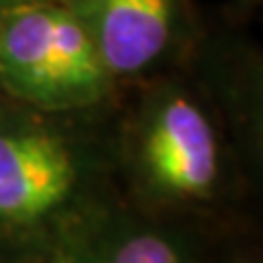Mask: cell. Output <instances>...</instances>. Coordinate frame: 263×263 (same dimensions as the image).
<instances>
[{
	"label": "cell",
	"mask_w": 263,
	"mask_h": 263,
	"mask_svg": "<svg viewBox=\"0 0 263 263\" xmlns=\"http://www.w3.org/2000/svg\"><path fill=\"white\" fill-rule=\"evenodd\" d=\"M112 108L42 112L0 95V263H46L125 200Z\"/></svg>",
	"instance_id": "1"
},
{
	"label": "cell",
	"mask_w": 263,
	"mask_h": 263,
	"mask_svg": "<svg viewBox=\"0 0 263 263\" xmlns=\"http://www.w3.org/2000/svg\"><path fill=\"white\" fill-rule=\"evenodd\" d=\"M228 123L195 77L160 72L117 117L123 197L156 217L202 211L224 197L237 164Z\"/></svg>",
	"instance_id": "2"
},
{
	"label": "cell",
	"mask_w": 263,
	"mask_h": 263,
	"mask_svg": "<svg viewBox=\"0 0 263 263\" xmlns=\"http://www.w3.org/2000/svg\"><path fill=\"white\" fill-rule=\"evenodd\" d=\"M68 0H0V13L24 9V7H37V5H66Z\"/></svg>",
	"instance_id": "6"
},
{
	"label": "cell",
	"mask_w": 263,
	"mask_h": 263,
	"mask_svg": "<svg viewBox=\"0 0 263 263\" xmlns=\"http://www.w3.org/2000/svg\"><path fill=\"white\" fill-rule=\"evenodd\" d=\"M117 84L145 81L191 51L182 0H68Z\"/></svg>",
	"instance_id": "4"
},
{
	"label": "cell",
	"mask_w": 263,
	"mask_h": 263,
	"mask_svg": "<svg viewBox=\"0 0 263 263\" xmlns=\"http://www.w3.org/2000/svg\"><path fill=\"white\" fill-rule=\"evenodd\" d=\"M252 263H259V261H252Z\"/></svg>",
	"instance_id": "8"
},
{
	"label": "cell",
	"mask_w": 263,
	"mask_h": 263,
	"mask_svg": "<svg viewBox=\"0 0 263 263\" xmlns=\"http://www.w3.org/2000/svg\"><path fill=\"white\" fill-rule=\"evenodd\" d=\"M119 84L68 5L0 13V95L42 112L117 103Z\"/></svg>",
	"instance_id": "3"
},
{
	"label": "cell",
	"mask_w": 263,
	"mask_h": 263,
	"mask_svg": "<svg viewBox=\"0 0 263 263\" xmlns=\"http://www.w3.org/2000/svg\"><path fill=\"white\" fill-rule=\"evenodd\" d=\"M46 263H200L193 241L167 217L127 200L72 233Z\"/></svg>",
	"instance_id": "5"
},
{
	"label": "cell",
	"mask_w": 263,
	"mask_h": 263,
	"mask_svg": "<svg viewBox=\"0 0 263 263\" xmlns=\"http://www.w3.org/2000/svg\"><path fill=\"white\" fill-rule=\"evenodd\" d=\"M239 3H241L243 7H248V9H252V7H257L261 0H239Z\"/></svg>",
	"instance_id": "7"
}]
</instances>
